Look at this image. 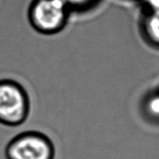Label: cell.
I'll return each instance as SVG.
<instances>
[{
  "mask_svg": "<svg viewBox=\"0 0 159 159\" xmlns=\"http://www.w3.org/2000/svg\"><path fill=\"white\" fill-rule=\"evenodd\" d=\"M29 97L21 84L14 80H0V124L18 127L28 119Z\"/></svg>",
  "mask_w": 159,
  "mask_h": 159,
  "instance_id": "1",
  "label": "cell"
},
{
  "mask_svg": "<svg viewBox=\"0 0 159 159\" xmlns=\"http://www.w3.org/2000/svg\"><path fill=\"white\" fill-rule=\"evenodd\" d=\"M70 12L62 0H34L28 9V20L39 33L55 34L64 28Z\"/></svg>",
  "mask_w": 159,
  "mask_h": 159,
  "instance_id": "2",
  "label": "cell"
},
{
  "mask_svg": "<svg viewBox=\"0 0 159 159\" xmlns=\"http://www.w3.org/2000/svg\"><path fill=\"white\" fill-rule=\"evenodd\" d=\"M7 159H54L55 147L47 135L38 131L19 134L5 147Z\"/></svg>",
  "mask_w": 159,
  "mask_h": 159,
  "instance_id": "3",
  "label": "cell"
},
{
  "mask_svg": "<svg viewBox=\"0 0 159 159\" xmlns=\"http://www.w3.org/2000/svg\"><path fill=\"white\" fill-rule=\"evenodd\" d=\"M140 28L145 40L159 47V10H146L140 21Z\"/></svg>",
  "mask_w": 159,
  "mask_h": 159,
  "instance_id": "4",
  "label": "cell"
},
{
  "mask_svg": "<svg viewBox=\"0 0 159 159\" xmlns=\"http://www.w3.org/2000/svg\"><path fill=\"white\" fill-rule=\"evenodd\" d=\"M143 108L149 118L159 121V91L152 93L145 98Z\"/></svg>",
  "mask_w": 159,
  "mask_h": 159,
  "instance_id": "5",
  "label": "cell"
},
{
  "mask_svg": "<svg viewBox=\"0 0 159 159\" xmlns=\"http://www.w3.org/2000/svg\"><path fill=\"white\" fill-rule=\"evenodd\" d=\"M70 11H84L90 9L99 0H62Z\"/></svg>",
  "mask_w": 159,
  "mask_h": 159,
  "instance_id": "6",
  "label": "cell"
}]
</instances>
